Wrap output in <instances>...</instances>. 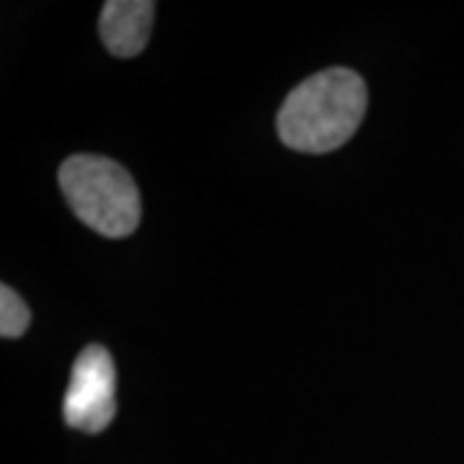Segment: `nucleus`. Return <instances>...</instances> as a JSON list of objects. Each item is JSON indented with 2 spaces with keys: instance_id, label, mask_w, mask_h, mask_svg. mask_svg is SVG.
Returning a JSON list of instances; mask_svg holds the SVG:
<instances>
[{
  "instance_id": "5",
  "label": "nucleus",
  "mask_w": 464,
  "mask_h": 464,
  "mask_svg": "<svg viewBox=\"0 0 464 464\" xmlns=\"http://www.w3.org/2000/svg\"><path fill=\"white\" fill-rule=\"evenodd\" d=\"M32 323V310L21 299L16 289L8 284L0 286V335L3 338H18L24 335Z\"/></svg>"
},
{
  "instance_id": "4",
  "label": "nucleus",
  "mask_w": 464,
  "mask_h": 464,
  "mask_svg": "<svg viewBox=\"0 0 464 464\" xmlns=\"http://www.w3.org/2000/svg\"><path fill=\"white\" fill-rule=\"evenodd\" d=\"M152 21L155 3L150 0H109L101 11V39L114 57H137L148 47Z\"/></svg>"
},
{
  "instance_id": "2",
  "label": "nucleus",
  "mask_w": 464,
  "mask_h": 464,
  "mask_svg": "<svg viewBox=\"0 0 464 464\" xmlns=\"http://www.w3.org/2000/svg\"><path fill=\"white\" fill-rule=\"evenodd\" d=\"M60 188L70 209L103 237H127L137 230L142 204L137 183L109 158L72 155L60 168Z\"/></svg>"
},
{
  "instance_id": "3",
  "label": "nucleus",
  "mask_w": 464,
  "mask_h": 464,
  "mask_svg": "<svg viewBox=\"0 0 464 464\" xmlns=\"http://www.w3.org/2000/svg\"><path fill=\"white\" fill-rule=\"evenodd\" d=\"M65 420L70 429L101 433L116 415V369L103 346H88L72 366L65 395Z\"/></svg>"
},
{
  "instance_id": "1",
  "label": "nucleus",
  "mask_w": 464,
  "mask_h": 464,
  "mask_svg": "<svg viewBox=\"0 0 464 464\" xmlns=\"http://www.w3.org/2000/svg\"><path fill=\"white\" fill-rule=\"evenodd\" d=\"M366 114V83L348 67H331L299 83L279 109L276 127L286 148L331 152L346 145Z\"/></svg>"
}]
</instances>
